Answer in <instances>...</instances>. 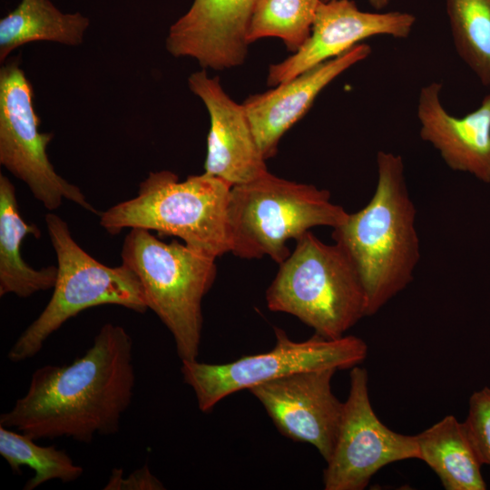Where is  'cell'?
Listing matches in <instances>:
<instances>
[{"label":"cell","instance_id":"10","mask_svg":"<svg viewBox=\"0 0 490 490\" xmlns=\"http://www.w3.org/2000/svg\"><path fill=\"white\" fill-rule=\"evenodd\" d=\"M349 377L337 440L323 471L325 490H363L382 467L418 459L416 436L389 429L374 412L366 368H352Z\"/></svg>","mask_w":490,"mask_h":490},{"label":"cell","instance_id":"19","mask_svg":"<svg viewBox=\"0 0 490 490\" xmlns=\"http://www.w3.org/2000/svg\"><path fill=\"white\" fill-rule=\"evenodd\" d=\"M89 25L87 16L64 13L50 0H21L0 20V61L4 63L14 50L32 42L79 45Z\"/></svg>","mask_w":490,"mask_h":490},{"label":"cell","instance_id":"14","mask_svg":"<svg viewBox=\"0 0 490 490\" xmlns=\"http://www.w3.org/2000/svg\"><path fill=\"white\" fill-rule=\"evenodd\" d=\"M188 84L210 115L204 172L233 186L268 172L243 105L226 93L219 78L203 69L191 74Z\"/></svg>","mask_w":490,"mask_h":490},{"label":"cell","instance_id":"18","mask_svg":"<svg viewBox=\"0 0 490 490\" xmlns=\"http://www.w3.org/2000/svg\"><path fill=\"white\" fill-rule=\"evenodd\" d=\"M416 438L418 459L436 474L445 489H486L483 463L464 422L447 415Z\"/></svg>","mask_w":490,"mask_h":490},{"label":"cell","instance_id":"11","mask_svg":"<svg viewBox=\"0 0 490 490\" xmlns=\"http://www.w3.org/2000/svg\"><path fill=\"white\" fill-rule=\"evenodd\" d=\"M337 371L299 372L249 389L283 436L312 445L326 462L333 452L344 407L331 388Z\"/></svg>","mask_w":490,"mask_h":490},{"label":"cell","instance_id":"9","mask_svg":"<svg viewBox=\"0 0 490 490\" xmlns=\"http://www.w3.org/2000/svg\"><path fill=\"white\" fill-rule=\"evenodd\" d=\"M34 105V89L15 57L0 69V163L24 182L32 195L48 211L57 210L64 200L93 213L78 186L59 175L51 163L47 147L54 138L42 132Z\"/></svg>","mask_w":490,"mask_h":490},{"label":"cell","instance_id":"8","mask_svg":"<svg viewBox=\"0 0 490 490\" xmlns=\"http://www.w3.org/2000/svg\"><path fill=\"white\" fill-rule=\"evenodd\" d=\"M276 343L268 352L246 355L223 364L181 361L183 381L193 390L198 407L207 413L226 397L291 374L321 368L343 370L364 361L368 346L360 338H325L314 335L294 341L275 328Z\"/></svg>","mask_w":490,"mask_h":490},{"label":"cell","instance_id":"12","mask_svg":"<svg viewBox=\"0 0 490 490\" xmlns=\"http://www.w3.org/2000/svg\"><path fill=\"white\" fill-rule=\"evenodd\" d=\"M416 23L407 12H365L351 0L321 1L304 44L284 61L271 64L267 83L279 85L335 58L375 35L407 38Z\"/></svg>","mask_w":490,"mask_h":490},{"label":"cell","instance_id":"3","mask_svg":"<svg viewBox=\"0 0 490 490\" xmlns=\"http://www.w3.org/2000/svg\"><path fill=\"white\" fill-rule=\"evenodd\" d=\"M231 186L203 172L180 181L171 171L151 172L132 199L99 213L111 235L141 228L181 239L214 258L230 252L227 208Z\"/></svg>","mask_w":490,"mask_h":490},{"label":"cell","instance_id":"24","mask_svg":"<svg viewBox=\"0 0 490 490\" xmlns=\"http://www.w3.org/2000/svg\"><path fill=\"white\" fill-rule=\"evenodd\" d=\"M104 490H162L163 484L152 474L147 465L136 469L126 478L122 469L113 468Z\"/></svg>","mask_w":490,"mask_h":490},{"label":"cell","instance_id":"4","mask_svg":"<svg viewBox=\"0 0 490 490\" xmlns=\"http://www.w3.org/2000/svg\"><path fill=\"white\" fill-rule=\"evenodd\" d=\"M270 310L298 318L315 334L345 336L367 317V297L359 273L346 250L328 244L310 230L280 264L266 290Z\"/></svg>","mask_w":490,"mask_h":490},{"label":"cell","instance_id":"22","mask_svg":"<svg viewBox=\"0 0 490 490\" xmlns=\"http://www.w3.org/2000/svg\"><path fill=\"white\" fill-rule=\"evenodd\" d=\"M322 0H259L250 16L246 39L280 38L289 51L299 50L310 35Z\"/></svg>","mask_w":490,"mask_h":490},{"label":"cell","instance_id":"13","mask_svg":"<svg viewBox=\"0 0 490 490\" xmlns=\"http://www.w3.org/2000/svg\"><path fill=\"white\" fill-rule=\"evenodd\" d=\"M259 0H193L173 23L166 49L175 57L195 59L202 69L225 70L242 64L246 33Z\"/></svg>","mask_w":490,"mask_h":490},{"label":"cell","instance_id":"5","mask_svg":"<svg viewBox=\"0 0 490 490\" xmlns=\"http://www.w3.org/2000/svg\"><path fill=\"white\" fill-rule=\"evenodd\" d=\"M348 213L328 191L271 174L230 188L227 221L230 252L242 259L269 256L280 264L290 254L287 241L313 227L332 229Z\"/></svg>","mask_w":490,"mask_h":490},{"label":"cell","instance_id":"25","mask_svg":"<svg viewBox=\"0 0 490 490\" xmlns=\"http://www.w3.org/2000/svg\"><path fill=\"white\" fill-rule=\"evenodd\" d=\"M322 1H328V0H322ZM369 4L372 7H374L377 10H381L385 7H387L390 2V0H368Z\"/></svg>","mask_w":490,"mask_h":490},{"label":"cell","instance_id":"2","mask_svg":"<svg viewBox=\"0 0 490 490\" xmlns=\"http://www.w3.org/2000/svg\"><path fill=\"white\" fill-rule=\"evenodd\" d=\"M375 191L361 210L333 229L362 279L367 317L377 313L414 279L420 260L416 209L400 155L379 151Z\"/></svg>","mask_w":490,"mask_h":490},{"label":"cell","instance_id":"6","mask_svg":"<svg viewBox=\"0 0 490 490\" xmlns=\"http://www.w3.org/2000/svg\"><path fill=\"white\" fill-rule=\"evenodd\" d=\"M121 258L137 275L148 309L172 335L179 358L196 360L202 299L216 279V258L185 243H165L141 228L131 229L125 236Z\"/></svg>","mask_w":490,"mask_h":490},{"label":"cell","instance_id":"17","mask_svg":"<svg viewBox=\"0 0 490 490\" xmlns=\"http://www.w3.org/2000/svg\"><path fill=\"white\" fill-rule=\"evenodd\" d=\"M39 239L35 224L24 221L20 214L13 182L0 174V296L15 294L29 298L54 289L57 266L41 269L29 266L21 256V245L26 235Z\"/></svg>","mask_w":490,"mask_h":490},{"label":"cell","instance_id":"15","mask_svg":"<svg viewBox=\"0 0 490 490\" xmlns=\"http://www.w3.org/2000/svg\"><path fill=\"white\" fill-rule=\"evenodd\" d=\"M370 54L368 44H358L272 90L248 97L242 105L264 158L275 156L281 137L304 116L327 85Z\"/></svg>","mask_w":490,"mask_h":490},{"label":"cell","instance_id":"16","mask_svg":"<svg viewBox=\"0 0 490 490\" xmlns=\"http://www.w3.org/2000/svg\"><path fill=\"white\" fill-rule=\"evenodd\" d=\"M443 85L432 82L421 87L416 115L420 137L455 172L490 183V93L480 106L463 117L450 114L440 100Z\"/></svg>","mask_w":490,"mask_h":490},{"label":"cell","instance_id":"20","mask_svg":"<svg viewBox=\"0 0 490 490\" xmlns=\"http://www.w3.org/2000/svg\"><path fill=\"white\" fill-rule=\"evenodd\" d=\"M36 440L14 429L0 426V455L15 474H21L22 466H28L34 475L27 480L24 490H34L45 482L76 481L83 468L75 465L64 450L54 446H43Z\"/></svg>","mask_w":490,"mask_h":490},{"label":"cell","instance_id":"23","mask_svg":"<svg viewBox=\"0 0 490 490\" xmlns=\"http://www.w3.org/2000/svg\"><path fill=\"white\" fill-rule=\"evenodd\" d=\"M464 423L483 465L490 466L489 387H484L471 395L468 414Z\"/></svg>","mask_w":490,"mask_h":490},{"label":"cell","instance_id":"7","mask_svg":"<svg viewBox=\"0 0 490 490\" xmlns=\"http://www.w3.org/2000/svg\"><path fill=\"white\" fill-rule=\"evenodd\" d=\"M44 220L57 260L56 281L43 311L9 349L7 358L14 363L34 358L54 332L87 309L117 305L137 313L148 309L140 280L129 267H109L93 258L58 215L49 212Z\"/></svg>","mask_w":490,"mask_h":490},{"label":"cell","instance_id":"1","mask_svg":"<svg viewBox=\"0 0 490 490\" xmlns=\"http://www.w3.org/2000/svg\"><path fill=\"white\" fill-rule=\"evenodd\" d=\"M132 344L123 327L104 324L82 357L37 368L24 396L1 414L0 426L34 440L83 444L116 434L135 387Z\"/></svg>","mask_w":490,"mask_h":490},{"label":"cell","instance_id":"21","mask_svg":"<svg viewBox=\"0 0 490 490\" xmlns=\"http://www.w3.org/2000/svg\"><path fill=\"white\" fill-rule=\"evenodd\" d=\"M446 8L456 51L490 86V0H446Z\"/></svg>","mask_w":490,"mask_h":490}]
</instances>
